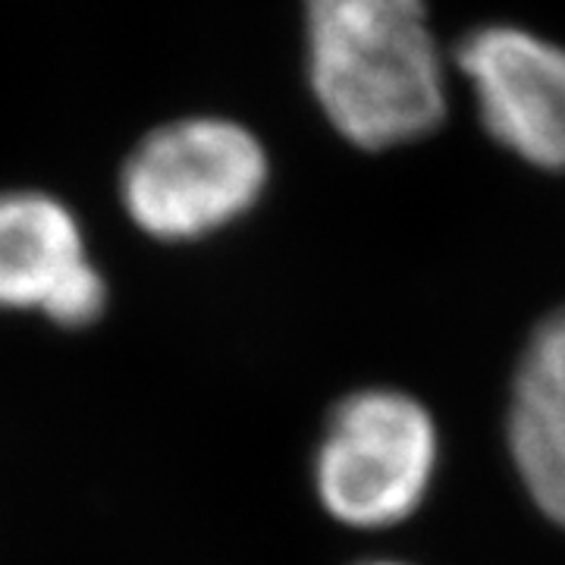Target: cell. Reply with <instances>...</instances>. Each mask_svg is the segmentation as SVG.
<instances>
[{
  "instance_id": "5",
  "label": "cell",
  "mask_w": 565,
  "mask_h": 565,
  "mask_svg": "<svg viewBox=\"0 0 565 565\" xmlns=\"http://www.w3.org/2000/svg\"><path fill=\"white\" fill-rule=\"evenodd\" d=\"M104 299L76 214L39 189L0 192V308H35L61 327H85L102 318Z\"/></svg>"
},
{
  "instance_id": "6",
  "label": "cell",
  "mask_w": 565,
  "mask_h": 565,
  "mask_svg": "<svg viewBox=\"0 0 565 565\" xmlns=\"http://www.w3.org/2000/svg\"><path fill=\"white\" fill-rule=\"evenodd\" d=\"M505 430L531 500L550 522L565 527V308L527 340Z\"/></svg>"
},
{
  "instance_id": "3",
  "label": "cell",
  "mask_w": 565,
  "mask_h": 565,
  "mask_svg": "<svg viewBox=\"0 0 565 565\" xmlns=\"http://www.w3.org/2000/svg\"><path fill=\"white\" fill-rule=\"evenodd\" d=\"M437 471V427L403 390H362L327 418L315 490L323 509L352 527L405 522L424 503Z\"/></svg>"
},
{
  "instance_id": "7",
  "label": "cell",
  "mask_w": 565,
  "mask_h": 565,
  "mask_svg": "<svg viewBox=\"0 0 565 565\" xmlns=\"http://www.w3.org/2000/svg\"><path fill=\"white\" fill-rule=\"evenodd\" d=\"M362 565H405V563H386V559H374V563H362Z\"/></svg>"
},
{
  "instance_id": "2",
  "label": "cell",
  "mask_w": 565,
  "mask_h": 565,
  "mask_svg": "<svg viewBox=\"0 0 565 565\" xmlns=\"http://www.w3.org/2000/svg\"><path fill=\"white\" fill-rule=\"evenodd\" d=\"M267 182V148L245 122L192 114L151 129L129 151L120 199L141 233L189 243L245 217Z\"/></svg>"
},
{
  "instance_id": "4",
  "label": "cell",
  "mask_w": 565,
  "mask_h": 565,
  "mask_svg": "<svg viewBox=\"0 0 565 565\" xmlns=\"http://www.w3.org/2000/svg\"><path fill=\"white\" fill-rule=\"evenodd\" d=\"M456 66L490 139L546 173H565V47L522 25H481Z\"/></svg>"
},
{
  "instance_id": "1",
  "label": "cell",
  "mask_w": 565,
  "mask_h": 565,
  "mask_svg": "<svg viewBox=\"0 0 565 565\" xmlns=\"http://www.w3.org/2000/svg\"><path fill=\"white\" fill-rule=\"evenodd\" d=\"M305 73L349 145L390 151L446 120V61L427 0H302Z\"/></svg>"
}]
</instances>
